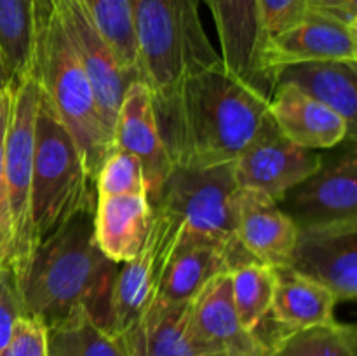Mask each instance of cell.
I'll return each mask as SVG.
<instances>
[{
  "instance_id": "obj_1",
  "label": "cell",
  "mask_w": 357,
  "mask_h": 356,
  "mask_svg": "<svg viewBox=\"0 0 357 356\" xmlns=\"http://www.w3.org/2000/svg\"><path fill=\"white\" fill-rule=\"evenodd\" d=\"M157 124L174 166L234 163L268 117V100L230 75L223 65L188 77Z\"/></svg>"
},
{
  "instance_id": "obj_2",
  "label": "cell",
  "mask_w": 357,
  "mask_h": 356,
  "mask_svg": "<svg viewBox=\"0 0 357 356\" xmlns=\"http://www.w3.org/2000/svg\"><path fill=\"white\" fill-rule=\"evenodd\" d=\"M121 264L105 257L94 237V208L77 213L51 239L35 248L16 281L21 314L45 328L84 311L107 332L110 297Z\"/></svg>"
},
{
  "instance_id": "obj_3",
  "label": "cell",
  "mask_w": 357,
  "mask_h": 356,
  "mask_svg": "<svg viewBox=\"0 0 357 356\" xmlns=\"http://www.w3.org/2000/svg\"><path fill=\"white\" fill-rule=\"evenodd\" d=\"M201 0H131L139 59L155 114L162 112L188 77L222 65L199 14Z\"/></svg>"
},
{
  "instance_id": "obj_4",
  "label": "cell",
  "mask_w": 357,
  "mask_h": 356,
  "mask_svg": "<svg viewBox=\"0 0 357 356\" xmlns=\"http://www.w3.org/2000/svg\"><path fill=\"white\" fill-rule=\"evenodd\" d=\"M96 206V185L79 147L40 87L30 192L31 246L51 239L77 213ZM33 255V253H31Z\"/></svg>"
},
{
  "instance_id": "obj_5",
  "label": "cell",
  "mask_w": 357,
  "mask_h": 356,
  "mask_svg": "<svg viewBox=\"0 0 357 356\" xmlns=\"http://www.w3.org/2000/svg\"><path fill=\"white\" fill-rule=\"evenodd\" d=\"M35 75L79 147L87 175L96 181L101 163L114 145V136L101 119L89 79L56 13L37 37Z\"/></svg>"
},
{
  "instance_id": "obj_6",
  "label": "cell",
  "mask_w": 357,
  "mask_h": 356,
  "mask_svg": "<svg viewBox=\"0 0 357 356\" xmlns=\"http://www.w3.org/2000/svg\"><path fill=\"white\" fill-rule=\"evenodd\" d=\"M236 192L232 163L204 170L174 166L150 206L160 205L174 213L185 232L209 237L236 253L250 255L236 236Z\"/></svg>"
},
{
  "instance_id": "obj_7",
  "label": "cell",
  "mask_w": 357,
  "mask_h": 356,
  "mask_svg": "<svg viewBox=\"0 0 357 356\" xmlns=\"http://www.w3.org/2000/svg\"><path fill=\"white\" fill-rule=\"evenodd\" d=\"M10 107L7 119L3 164H6L7 192H9L13 251L10 271L17 279L30 264L31 246L30 192L35 150V117H37L40 84L35 73L10 84Z\"/></svg>"
},
{
  "instance_id": "obj_8",
  "label": "cell",
  "mask_w": 357,
  "mask_h": 356,
  "mask_svg": "<svg viewBox=\"0 0 357 356\" xmlns=\"http://www.w3.org/2000/svg\"><path fill=\"white\" fill-rule=\"evenodd\" d=\"M181 220L160 205L152 206V225L142 251L124 262L115 276L110 297L108 334L122 337L153 300L164 265L180 236Z\"/></svg>"
},
{
  "instance_id": "obj_9",
  "label": "cell",
  "mask_w": 357,
  "mask_h": 356,
  "mask_svg": "<svg viewBox=\"0 0 357 356\" xmlns=\"http://www.w3.org/2000/svg\"><path fill=\"white\" fill-rule=\"evenodd\" d=\"M321 163V154L289 142L268 115L257 136L232 163V171L237 188L261 192L279 202Z\"/></svg>"
},
{
  "instance_id": "obj_10",
  "label": "cell",
  "mask_w": 357,
  "mask_h": 356,
  "mask_svg": "<svg viewBox=\"0 0 357 356\" xmlns=\"http://www.w3.org/2000/svg\"><path fill=\"white\" fill-rule=\"evenodd\" d=\"M211 10L220 40V59L230 75L239 79L265 100L275 84L265 73L264 49L267 44L260 0H201Z\"/></svg>"
},
{
  "instance_id": "obj_11",
  "label": "cell",
  "mask_w": 357,
  "mask_h": 356,
  "mask_svg": "<svg viewBox=\"0 0 357 356\" xmlns=\"http://www.w3.org/2000/svg\"><path fill=\"white\" fill-rule=\"evenodd\" d=\"M298 227L357 220V156L354 143L321 166L278 202Z\"/></svg>"
},
{
  "instance_id": "obj_12",
  "label": "cell",
  "mask_w": 357,
  "mask_h": 356,
  "mask_svg": "<svg viewBox=\"0 0 357 356\" xmlns=\"http://www.w3.org/2000/svg\"><path fill=\"white\" fill-rule=\"evenodd\" d=\"M289 267L330 290L338 302L357 297V220L300 227Z\"/></svg>"
},
{
  "instance_id": "obj_13",
  "label": "cell",
  "mask_w": 357,
  "mask_h": 356,
  "mask_svg": "<svg viewBox=\"0 0 357 356\" xmlns=\"http://www.w3.org/2000/svg\"><path fill=\"white\" fill-rule=\"evenodd\" d=\"M187 325L206 356H268L267 342L244 328L232 300L230 274L213 278L187 307Z\"/></svg>"
},
{
  "instance_id": "obj_14",
  "label": "cell",
  "mask_w": 357,
  "mask_h": 356,
  "mask_svg": "<svg viewBox=\"0 0 357 356\" xmlns=\"http://www.w3.org/2000/svg\"><path fill=\"white\" fill-rule=\"evenodd\" d=\"M54 13L61 21L82 70L89 79L101 119L114 136L119 108L129 84L128 79L110 45L91 23L77 0H58Z\"/></svg>"
},
{
  "instance_id": "obj_15",
  "label": "cell",
  "mask_w": 357,
  "mask_h": 356,
  "mask_svg": "<svg viewBox=\"0 0 357 356\" xmlns=\"http://www.w3.org/2000/svg\"><path fill=\"white\" fill-rule=\"evenodd\" d=\"M310 61H356L357 30L344 23L307 13L298 23L267 38L265 73L275 84L279 70Z\"/></svg>"
},
{
  "instance_id": "obj_16",
  "label": "cell",
  "mask_w": 357,
  "mask_h": 356,
  "mask_svg": "<svg viewBox=\"0 0 357 356\" xmlns=\"http://www.w3.org/2000/svg\"><path fill=\"white\" fill-rule=\"evenodd\" d=\"M114 143L139 161L146 199L152 202L166 184L174 164L160 136L150 91L142 80H132L126 87L115 121Z\"/></svg>"
},
{
  "instance_id": "obj_17",
  "label": "cell",
  "mask_w": 357,
  "mask_h": 356,
  "mask_svg": "<svg viewBox=\"0 0 357 356\" xmlns=\"http://www.w3.org/2000/svg\"><path fill=\"white\" fill-rule=\"evenodd\" d=\"M248 260H253V257L236 253L209 237L185 232L181 227L176 244L164 265L155 297L167 304H187L213 278L227 274Z\"/></svg>"
},
{
  "instance_id": "obj_18",
  "label": "cell",
  "mask_w": 357,
  "mask_h": 356,
  "mask_svg": "<svg viewBox=\"0 0 357 356\" xmlns=\"http://www.w3.org/2000/svg\"><path fill=\"white\" fill-rule=\"evenodd\" d=\"M268 115L282 136L309 150L356 143L344 117L289 82H278L268 100Z\"/></svg>"
},
{
  "instance_id": "obj_19",
  "label": "cell",
  "mask_w": 357,
  "mask_h": 356,
  "mask_svg": "<svg viewBox=\"0 0 357 356\" xmlns=\"http://www.w3.org/2000/svg\"><path fill=\"white\" fill-rule=\"evenodd\" d=\"M236 236L241 246L271 267H286L291 262L298 227L272 198L257 191L237 188Z\"/></svg>"
},
{
  "instance_id": "obj_20",
  "label": "cell",
  "mask_w": 357,
  "mask_h": 356,
  "mask_svg": "<svg viewBox=\"0 0 357 356\" xmlns=\"http://www.w3.org/2000/svg\"><path fill=\"white\" fill-rule=\"evenodd\" d=\"M152 225V206L146 195H96L94 237L105 257L117 264L142 251Z\"/></svg>"
},
{
  "instance_id": "obj_21",
  "label": "cell",
  "mask_w": 357,
  "mask_h": 356,
  "mask_svg": "<svg viewBox=\"0 0 357 356\" xmlns=\"http://www.w3.org/2000/svg\"><path fill=\"white\" fill-rule=\"evenodd\" d=\"M274 297L268 320L278 334L319 327L335 321L338 300L330 290L289 265L274 267Z\"/></svg>"
},
{
  "instance_id": "obj_22",
  "label": "cell",
  "mask_w": 357,
  "mask_h": 356,
  "mask_svg": "<svg viewBox=\"0 0 357 356\" xmlns=\"http://www.w3.org/2000/svg\"><path fill=\"white\" fill-rule=\"evenodd\" d=\"M187 304H167L153 297L138 323L122 335L131 356H206L187 325Z\"/></svg>"
},
{
  "instance_id": "obj_23",
  "label": "cell",
  "mask_w": 357,
  "mask_h": 356,
  "mask_svg": "<svg viewBox=\"0 0 357 356\" xmlns=\"http://www.w3.org/2000/svg\"><path fill=\"white\" fill-rule=\"evenodd\" d=\"M357 63L310 61L279 70L278 82H289L310 98L337 112L356 135L357 119Z\"/></svg>"
},
{
  "instance_id": "obj_24",
  "label": "cell",
  "mask_w": 357,
  "mask_h": 356,
  "mask_svg": "<svg viewBox=\"0 0 357 356\" xmlns=\"http://www.w3.org/2000/svg\"><path fill=\"white\" fill-rule=\"evenodd\" d=\"M37 35L33 0H0V58L10 84L35 73Z\"/></svg>"
},
{
  "instance_id": "obj_25",
  "label": "cell",
  "mask_w": 357,
  "mask_h": 356,
  "mask_svg": "<svg viewBox=\"0 0 357 356\" xmlns=\"http://www.w3.org/2000/svg\"><path fill=\"white\" fill-rule=\"evenodd\" d=\"M114 51L128 82L139 80V59L131 0H77Z\"/></svg>"
},
{
  "instance_id": "obj_26",
  "label": "cell",
  "mask_w": 357,
  "mask_h": 356,
  "mask_svg": "<svg viewBox=\"0 0 357 356\" xmlns=\"http://www.w3.org/2000/svg\"><path fill=\"white\" fill-rule=\"evenodd\" d=\"M229 274L237 316L244 328L258 334L271 314L275 281L274 267L253 258L234 267Z\"/></svg>"
},
{
  "instance_id": "obj_27",
  "label": "cell",
  "mask_w": 357,
  "mask_h": 356,
  "mask_svg": "<svg viewBox=\"0 0 357 356\" xmlns=\"http://www.w3.org/2000/svg\"><path fill=\"white\" fill-rule=\"evenodd\" d=\"M49 356H131L122 337L108 334L79 311L47 328Z\"/></svg>"
},
{
  "instance_id": "obj_28",
  "label": "cell",
  "mask_w": 357,
  "mask_h": 356,
  "mask_svg": "<svg viewBox=\"0 0 357 356\" xmlns=\"http://www.w3.org/2000/svg\"><path fill=\"white\" fill-rule=\"evenodd\" d=\"M268 356H357L354 325L337 320L319 327L278 334L271 341Z\"/></svg>"
},
{
  "instance_id": "obj_29",
  "label": "cell",
  "mask_w": 357,
  "mask_h": 356,
  "mask_svg": "<svg viewBox=\"0 0 357 356\" xmlns=\"http://www.w3.org/2000/svg\"><path fill=\"white\" fill-rule=\"evenodd\" d=\"M94 185L96 195H146L142 164L115 143L105 156Z\"/></svg>"
},
{
  "instance_id": "obj_30",
  "label": "cell",
  "mask_w": 357,
  "mask_h": 356,
  "mask_svg": "<svg viewBox=\"0 0 357 356\" xmlns=\"http://www.w3.org/2000/svg\"><path fill=\"white\" fill-rule=\"evenodd\" d=\"M9 107V87H7V89H0V269H10V251H13V227H10L9 192H7L6 164H3V143H6Z\"/></svg>"
},
{
  "instance_id": "obj_31",
  "label": "cell",
  "mask_w": 357,
  "mask_h": 356,
  "mask_svg": "<svg viewBox=\"0 0 357 356\" xmlns=\"http://www.w3.org/2000/svg\"><path fill=\"white\" fill-rule=\"evenodd\" d=\"M0 356H49L47 328L40 320L21 314L13 327V335Z\"/></svg>"
},
{
  "instance_id": "obj_32",
  "label": "cell",
  "mask_w": 357,
  "mask_h": 356,
  "mask_svg": "<svg viewBox=\"0 0 357 356\" xmlns=\"http://www.w3.org/2000/svg\"><path fill=\"white\" fill-rule=\"evenodd\" d=\"M310 0H260L261 21L267 38L298 23L307 14Z\"/></svg>"
},
{
  "instance_id": "obj_33",
  "label": "cell",
  "mask_w": 357,
  "mask_h": 356,
  "mask_svg": "<svg viewBox=\"0 0 357 356\" xmlns=\"http://www.w3.org/2000/svg\"><path fill=\"white\" fill-rule=\"evenodd\" d=\"M21 316L16 278L9 267L0 269V353L9 344L14 321Z\"/></svg>"
},
{
  "instance_id": "obj_34",
  "label": "cell",
  "mask_w": 357,
  "mask_h": 356,
  "mask_svg": "<svg viewBox=\"0 0 357 356\" xmlns=\"http://www.w3.org/2000/svg\"><path fill=\"white\" fill-rule=\"evenodd\" d=\"M307 13L330 17L357 30V0H310Z\"/></svg>"
},
{
  "instance_id": "obj_35",
  "label": "cell",
  "mask_w": 357,
  "mask_h": 356,
  "mask_svg": "<svg viewBox=\"0 0 357 356\" xmlns=\"http://www.w3.org/2000/svg\"><path fill=\"white\" fill-rule=\"evenodd\" d=\"M35 2V21H37V34L47 27L49 20L54 14L58 0H33ZM38 37V35H37Z\"/></svg>"
},
{
  "instance_id": "obj_36",
  "label": "cell",
  "mask_w": 357,
  "mask_h": 356,
  "mask_svg": "<svg viewBox=\"0 0 357 356\" xmlns=\"http://www.w3.org/2000/svg\"><path fill=\"white\" fill-rule=\"evenodd\" d=\"M9 86H10L9 77H7L6 68H3L2 58H0V89H7V87H9Z\"/></svg>"
}]
</instances>
